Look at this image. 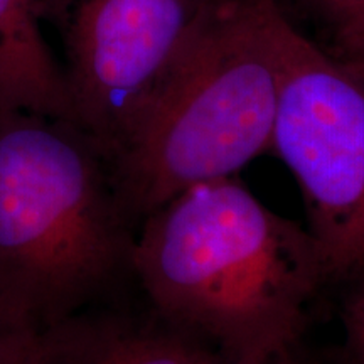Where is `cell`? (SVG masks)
<instances>
[{
	"mask_svg": "<svg viewBox=\"0 0 364 364\" xmlns=\"http://www.w3.org/2000/svg\"><path fill=\"white\" fill-rule=\"evenodd\" d=\"M134 275L159 316L240 364L302 344L331 292L307 228L236 176L191 186L144 218Z\"/></svg>",
	"mask_w": 364,
	"mask_h": 364,
	"instance_id": "6da1fadb",
	"label": "cell"
},
{
	"mask_svg": "<svg viewBox=\"0 0 364 364\" xmlns=\"http://www.w3.org/2000/svg\"><path fill=\"white\" fill-rule=\"evenodd\" d=\"M136 230L91 136L0 110V317L38 331L118 300L135 282Z\"/></svg>",
	"mask_w": 364,
	"mask_h": 364,
	"instance_id": "7a4b0ae2",
	"label": "cell"
},
{
	"mask_svg": "<svg viewBox=\"0 0 364 364\" xmlns=\"http://www.w3.org/2000/svg\"><path fill=\"white\" fill-rule=\"evenodd\" d=\"M279 0H221L171 83L107 159L127 215L270 152L280 90Z\"/></svg>",
	"mask_w": 364,
	"mask_h": 364,
	"instance_id": "3957f363",
	"label": "cell"
},
{
	"mask_svg": "<svg viewBox=\"0 0 364 364\" xmlns=\"http://www.w3.org/2000/svg\"><path fill=\"white\" fill-rule=\"evenodd\" d=\"M280 90L270 154L297 181L331 290L364 282V81L299 31L279 4Z\"/></svg>",
	"mask_w": 364,
	"mask_h": 364,
	"instance_id": "277c9868",
	"label": "cell"
},
{
	"mask_svg": "<svg viewBox=\"0 0 364 364\" xmlns=\"http://www.w3.org/2000/svg\"><path fill=\"white\" fill-rule=\"evenodd\" d=\"M221 0H43L65 48L71 122L105 157L171 83Z\"/></svg>",
	"mask_w": 364,
	"mask_h": 364,
	"instance_id": "5b68a950",
	"label": "cell"
},
{
	"mask_svg": "<svg viewBox=\"0 0 364 364\" xmlns=\"http://www.w3.org/2000/svg\"><path fill=\"white\" fill-rule=\"evenodd\" d=\"M218 356L147 302L135 309L118 299L29 331L19 364H213Z\"/></svg>",
	"mask_w": 364,
	"mask_h": 364,
	"instance_id": "8992f818",
	"label": "cell"
},
{
	"mask_svg": "<svg viewBox=\"0 0 364 364\" xmlns=\"http://www.w3.org/2000/svg\"><path fill=\"white\" fill-rule=\"evenodd\" d=\"M44 21L43 0H0V110L71 122L65 71L46 41Z\"/></svg>",
	"mask_w": 364,
	"mask_h": 364,
	"instance_id": "52a82bcc",
	"label": "cell"
},
{
	"mask_svg": "<svg viewBox=\"0 0 364 364\" xmlns=\"http://www.w3.org/2000/svg\"><path fill=\"white\" fill-rule=\"evenodd\" d=\"M318 29V46L364 33V0H294Z\"/></svg>",
	"mask_w": 364,
	"mask_h": 364,
	"instance_id": "ba28073f",
	"label": "cell"
},
{
	"mask_svg": "<svg viewBox=\"0 0 364 364\" xmlns=\"http://www.w3.org/2000/svg\"><path fill=\"white\" fill-rule=\"evenodd\" d=\"M344 339L336 364H364V282L339 292Z\"/></svg>",
	"mask_w": 364,
	"mask_h": 364,
	"instance_id": "9c48e42d",
	"label": "cell"
},
{
	"mask_svg": "<svg viewBox=\"0 0 364 364\" xmlns=\"http://www.w3.org/2000/svg\"><path fill=\"white\" fill-rule=\"evenodd\" d=\"M318 46V44H317ZM329 56L364 81V33L321 46Z\"/></svg>",
	"mask_w": 364,
	"mask_h": 364,
	"instance_id": "30bf717a",
	"label": "cell"
},
{
	"mask_svg": "<svg viewBox=\"0 0 364 364\" xmlns=\"http://www.w3.org/2000/svg\"><path fill=\"white\" fill-rule=\"evenodd\" d=\"M27 332L0 317V364H19Z\"/></svg>",
	"mask_w": 364,
	"mask_h": 364,
	"instance_id": "8fae6325",
	"label": "cell"
},
{
	"mask_svg": "<svg viewBox=\"0 0 364 364\" xmlns=\"http://www.w3.org/2000/svg\"><path fill=\"white\" fill-rule=\"evenodd\" d=\"M213 364H240V363H233V361H228V359L218 356V359ZM258 364H324L321 359L314 356V354L309 351L306 348V344H299L295 348L289 349V351L277 354L267 361L258 363Z\"/></svg>",
	"mask_w": 364,
	"mask_h": 364,
	"instance_id": "7c38bea8",
	"label": "cell"
}]
</instances>
